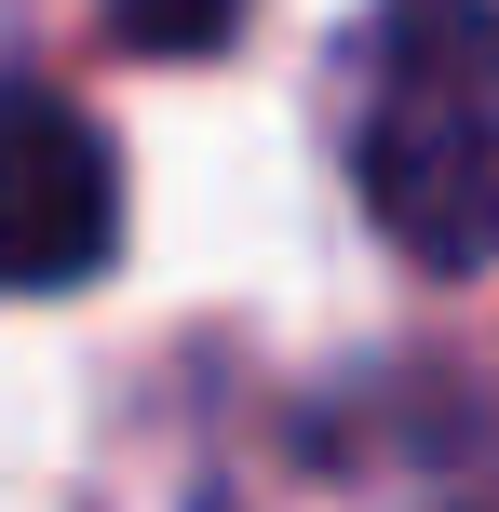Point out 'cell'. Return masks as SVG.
<instances>
[{"label": "cell", "instance_id": "3957f363", "mask_svg": "<svg viewBox=\"0 0 499 512\" xmlns=\"http://www.w3.org/2000/svg\"><path fill=\"white\" fill-rule=\"evenodd\" d=\"M108 27H122L135 54H216L243 27V0H108Z\"/></svg>", "mask_w": 499, "mask_h": 512}, {"label": "cell", "instance_id": "7a4b0ae2", "mask_svg": "<svg viewBox=\"0 0 499 512\" xmlns=\"http://www.w3.org/2000/svg\"><path fill=\"white\" fill-rule=\"evenodd\" d=\"M122 243V162L95 108L0 68V297H68Z\"/></svg>", "mask_w": 499, "mask_h": 512}, {"label": "cell", "instance_id": "6da1fadb", "mask_svg": "<svg viewBox=\"0 0 499 512\" xmlns=\"http://www.w3.org/2000/svg\"><path fill=\"white\" fill-rule=\"evenodd\" d=\"M351 189L419 270L499 256V0H378L351 27Z\"/></svg>", "mask_w": 499, "mask_h": 512}]
</instances>
